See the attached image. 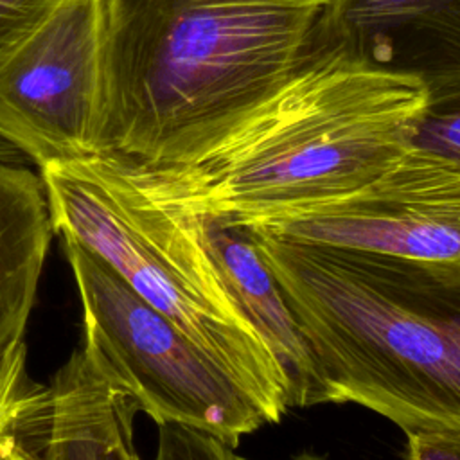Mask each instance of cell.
<instances>
[{"label": "cell", "mask_w": 460, "mask_h": 460, "mask_svg": "<svg viewBox=\"0 0 460 460\" xmlns=\"http://www.w3.org/2000/svg\"><path fill=\"white\" fill-rule=\"evenodd\" d=\"M187 208V207H185ZM210 257L289 379L291 408L327 404V388L280 286L244 226L198 214Z\"/></svg>", "instance_id": "cell-9"}, {"label": "cell", "mask_w": 460, "mask_h": 460, "mask_svg": "<svg viewBox=\"0 0 460 460\" xmlns=\"http://www.w3.org/2000/svg\"><path fill=\"white\" fill-rule=\"evenodd\" d=\"M428 88L329 50L244 117L199 160L129 165L207 217H239L354 190L413 146Z\"/></svg>", "instance_id": "cell-3"}, {"label": "cell", "mask_w": 460, "mask_h": 460, "mask_svg": "<svg viewBox=\"0 0 460 460\" xmlns=\"http://www.w3.org/2000/svg\"><path fill=\"white\" fill-rule=\"evenodd\" d=\"M135 401L81 345L49 386L41 460H140Z\"/></svg>", "instance_id": "cell-10"}, {"label": "cell", "mask_w": 460, "mask_h": 460, "mask_svg": "<svg viewBox=\"0 0 460 460\" xmlns=\"http://www.w3.org/2000/svg\"><path fill=\"white\" fill-rule=\"evenodd\" d=\"M413 146L460 162V83L428 90L413 129Z\"/></svg>", "instance_id": "cell-13"}, {"label": "cell", "mask_w": 460, "mask_h": 460, "mask_svg": "<svg viewBox=\"0 0 460 460\" xmlns=\"http://www.w3.org/2000/svg\"><path fill=\"white\" fill-rule=\"evenodd\" d=\"M38 171L54 232L110 266L282 419L289 379L225 284L201 217L104 156Z\"/></svg>", "instance_id": "cell-4"}, {"label": "cell", "mask_w": 460, "mask_h": 460, "mask_svg": "<svg viewBox=\"0 0 460 460\" xmlns=\"http://www.w3.org/2000/svg\"><path fill=\"white\" fill-rule=\"evenodd\" d=\"M83 309L86 352L158 426L180 424L237 447L280 419L110 266L61 237Z\"/></svg>", "instance_id": "cell-5"}, {"label": "cell", "mask_w": 460, "mask_h": 460, "mask_svg": "<svg viewBox=\"0 0 460 460\" xmlns=\"http://www.w3.org/2000/svg\"><path fill=\"white\" fill-rule=\"evenodd\" d=\"M0 160H4V162H25V164H29L27 158H25L13 144H9L4 137H0Z\"/></svg>", "instance_id": "cell-18"}, {"label": "cell", "mask_w": 460, "mask_h": 460, "mask_svg": "<svg viewBox=\"0 0 460 460\" xmlns=\"http://www.w3.org/2000/svg\"><path fill=\"white\" fill-rule=\"evenodd\" d=\"M406 460H460V435L408 433Z\"/></svg>", "instance_id": "cell-16"}, {"label": "cell", "mask_w": 460, "mask_h": 460, "mask_svg": "<svg viewBox=\"0 0 460 460\" xmlns=\"http://www.w3.org/2000/svg\"><path fill=\"white\" fill-rule=\"evenodd\" d=\"M25 365L23 341L0 359V444L13 433L32 431L47 411L49 386L32 383Z\"/></svg>", "instance_id": "cell-12"}, {"label": "cell", "mask_w": 460, "mask_h": 460, "mask_svg": "<svg viewBox=\"0 0 460 460\" xmlns=\"http://www.w3.org/2000/svg\"><path fill=\"white\" fill-rule=\"evenodd\" d=\"M246 230L311 347L327 404H359L406 435H460V259Z\"/></svg>", "instance_id": "cell-2"}, {"label": "cell", "mask_w": 460, "mask_h": 460, "mask_svg": "<svg viewBox=\"0 0 460 460\" xmlns=\"http://www.w3.org/2000/svg\"><path fill=\"white\" fill-rule=\"evenodd\" d=\"M332 0H104L93 156L194 164L336 49Z\"/></svg>", "instance_id": "cell-1"}, {"label": "cell", "mask_w": 460, "mask_h": 460, "mask_svg": "<svg viewBox=\"0 0 460 460\" xmlns=\"http://www.w3.org/2000/svg\"><path fill=\"white\" fill-rule=\"evenodd\" d=\"M153 460H248L234 451L232 446L208 433L180 426H158V444ZM289 460H331L323 455L300 453Z\"/></svg>", "instance_id": "cell-14"}, {"label": "cell", "mask_w": 460, "mask_h": 460, "mask_svg": "<svg viewBox=\"0 0 460 460\" xmlns=\"http://www.w3.org/2000/svg\"><path fill=\"white\" fill-rule=\"evenodd\" d=\"M104 0H58L0 59V137L38 169L95 155Z\"/></svg>", "instance_id": "cell-7"}, {"label": "cell", "mask_w": 460, "mask_h": 460, "mask_svg": "<svg viewBox=\"0 0 460 460\" xmlns=\"http://www.w3.org/2000/svg\"><path fill=\"white\" fill-rule=\"evenodd\" d=\"M22 435L13 433L0 444V460H41L40 453L29 447Z\"/></svg>", "instance_id": "cell-17"}, {"label": "cell", "mask_w": 460, "mask_h": 460, "mask_svg": "<svg viewBox=\"0 0 460 460\" xmlns=\"http://www.w3.org/2000/svg\"><path fill=\"white\" fill-rule=\"evenodd\" d=\"M52 234L40 171L0 160V359L23 341Z\"/></svg>", "instance_id": "cell-11"}, {"label": "cell", "mask_w": 460, "mask_h": 460, "mask_svg": "<svg viewBox=\"0 0 460 460\" xmlns=\"http://www.w3.org/2000/svg\"><path fill=\"white\" fill-rule=\"evenodd\" d=\"M216 219L331 248L460 259V162L411 146L377 178L345 194Z\"/></svg>", "instance_id": "cell-6"}, {"label": "cell", "mask_w": 460, "mask_h": 460, "mask_svg": "<svg viewBox=\"0 0 460 460\" xmlns=\"http://www.w3.org/2000/svg\"><path fill=\"white\" fill-rule=\"evenodd\" d=\"M58 0H0V59L52 9Z\"/></svg>", "instance_id": "cell-15"}, {"label": "cell", "mask_w": 460, "mask_h": 460, "mask_svg": "<svg viewBox=\"0 0 460 460\" xmlns=\"http://www.w3.org/2000/svg\"><path fill=\"white\" fill-rule=\"evenodd\" d=\"M338 47L428 90L460 83V0H332Z\"/></svg>", "instance_id": "cell-8"}]
</instances>
